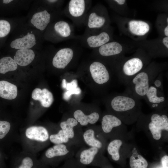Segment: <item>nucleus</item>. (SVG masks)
Instances as JSON below:
<instances>
[{
	"instance_id": "34",
	"label": "nucleus",
	"mask_w": 168,
	"mask_h": 168,
	"mask_svg": "<svg viewBox=\"0 0 168 168\" xmlns=\"http://www.w3.org/2000/svg\"><path fill=\"white\" fill-rule=\"evenodd\" d=\"M77 87V81L74 79L70 82H67L66 89L67 91L70 90Z\"/></svg>"
},
{
	"instance_id": "32",
	"label": "nucleus",
	"mask_w": 168,
	"mask_h": 168,
	"mask_svg": "<svg viewBox=\"0 0 168 168\" xmlns=\"http://www.w3.org/2000/svg\"><path fill=\"white\" fill-rule=\"evenodd\" d=\"M33 164L32 159L29 156H26L23 159L18 168H32Z\"/></svg>"
},
{
	"instance_id": "3",
	"label": "nucleus",
	"mask_w": 168,
	"mask_h": 168,
	"mask_svg": "<svg viewBox=\"0 0 168 168\" xmlns=\"http://www.w3.org/2000/svg\"><path fill=\"white\" fill-rule=\"evenodd\" d=\"M110 104L112 110L124 118L137 115L141 105L140 100L125 92L114 96Z\"/></svg>"
},
{
	"instance_id": "11",
	"label": "nucleus",
	"mask_w": 168,
	"mask_h": 168,
	"mask_svg": "<svg viewBox=\"0 0 168 168\" xmlns=\"http://www.w3.org/2000/svg\"><path fill=\"white\" fill-rule=\"evenodd\" d=\"M144 99L150 106L154 109L164 107L168 102L164 92L152 85L149 87Z\"/></svg>"
},
{
	"instance_id": "20",
	"label": "nucleus",
	"mask_w": 168,
	"mask_h": 168,
	"mask_svg": "<svg viewBox=\"0 0 168 168\" xmlns=\"http://www.w3.org/2000/svg\"><path fill=\"white\" fill-rule=\"evenodd\" d=\"M129 29L133 34L138 35H143L150 30L149 25L141 21L132 20L128 23Z\"/></svg>"
},
{
	"instance_id": "38",
	"label": "nucleus",
	"mask_w": 168,
	"mask_h": 168,
	"mask_svg": "<svg viewBox=\"0 0 168 168\" xmlns=\"http://www.w3.org/2000/svg\"><path fill=\"white\" fill-rule=\"evenodd\" d=\"M114 1L116 2L119 5H123L125 2V0H115Z\"/></svg>"
},
{
	"instance_id": "2",
	"label": "nucleus",
	"mask_w": 168,
	"mask_h": 168,
	"mask_svg": "<svg viewBox=\"0 0 168 168\" xmlns=\"http://www.w3.org/2000/svg\"><path fill=\"white\" fill-rule=\"evenodd\" d=\"M11 34L8 46L11 52L21 49H43V35L28 25L26 21L18 25Z\"/></svg>"
},
{
	"instance_id": "8",
	"label": "nucleus",
	"mask_w": 168,
	"mask_h": 168,
	"mask_svg": "<svg viewBox=\"0 0 168 168\" xmlns=\"http://www.w3.org/2000/svg\"><path fill=\"white\" fill-rule=\"evenodd\" d=\"M149 128L153 138L160 139L161 136L162 130L168 131V118L165 114L154 113L150 117Z\"/></svg>"
},
{
	"instance_id": "39",
	"label": "nucleus",
	"mask_w": 168,
	"mask_h": 168,
	"mask_svg": "<svg viewBox=\"0 0 168 168\" xmlns=\"http://www.w3.org/2000/svg\"><path fill=\"white\" fill-rule=\"evenodd\" d=\"M164 33L165 35L167 36H168V26H167L164 29Z\"/></svg>"
},
{
	"instance_id": "26",
	"label": "nucleus",
	"mask_w": 168,
	"mask_h": 168,
	"mask_svg": "<svg viewBox=\"0 0 168 168\" xmlns=\"http://www.w3.org/2000/svg\"><path fill=\"white\" fill-rule=\"evenodd\" d=\"M122 144V141L119 139L114 140L109 144L108 152L111 156L112 159L115 161H118L120 158L119 150Z\"/></svg>"
},
{
	"instance_id": "23",
	"label": "nucleus",
	"mask_w": 168,
	"mask_h": 168,
	"mask_svg": "<svg viewBox=\"0 0 168 168\" xmlns=\"http://www.w3.org/2000/svg\"><path fill=\"white\" fill-rule=\"evenodd\" d=\"M18 66L13 58L10 56L3 57L0 59V73L5 74L10 71L16 70Z\"/></svg>"
},
{
	"instance_id": "30",
	"label": "nucleus",
	"mask_w": 168,
	"mask_h": 168,
	"mask_svg": "<svg viewBox=\"0 0 168 168\" xmlns=\"http://www.w3.org/2000/svg\"><path fill=\"white\" fill-rule=\"evenodd\" d=\"M42 2L49 7L56 10H61V7L64 2L61 0H42Z\"/></svg>"
},
{
	"instance_id": "5",
	"label": "nucleus",
	"mask_w": 168,
	"mask_h": 168,
	"mask_svg": "<svg viewBox=\"0 0 168 168\" xmlns=\"http://www.w3.org/2000/svg\"><path fill=\"white\" fill-rule=\"evenodd\" d=\"M91 2V0H70L63 11V14L71 19L75 25H81L84 24L90 9Z\"/></svg>"
},
{
	"instance_id": "4",
	"label": "nucleus",
	"mask_w": 168,
	"mask_h": 168,
	"mask_svg": "<svg viewBox=\"0 0 168 168\" xmlns=\"http://www.w3.org/2000/svg\"><path fill=\"white\" fill-rule=\"evenodd\" d=\"M73 25L67 21L59 19L50 24L43 34L44 40L56 44L75 36Z\"/></svg>"
},
{
	"instance_id": "40",
	"label": "nucleus",
	"mask_w": 168,
	"mask_h": 168,
	"mask_svg": "<svg viewBox=\"0 0 168 168\" xmlns=\"http://www.w3.org/2000/svg\"><path fill=\"white\" fill-rule=\"evenodd\" d=\"M167 22L168 23V18L167 19Z\"/></svg>"
},
{
	"instance_id": "22",
	"label": "nucleus",
	"mask_w": 168,
	"mask_h": 168,
	"mask_svg": "<svg viewBox=\"0 0 168 168\" xmlns=\"http://www.w3.org/2000/svg\"><path fill=\"white\" fill-rule=\"evenodd\" d=\"M78 124V122L75 119L70 118L66 121L62 122L60 126L64 134L70 139H73L75 137L74 128Z\"/></svg>"
},
{
	"instance_id": "15",
	"label": "nucleus",
	"mask_w": 168,
	"mask_h": 168,
	"mask_svg": "<svg viewBox=\"0 0 168 168\" xmlns=\"http://www.w3.org/2000/svg\"><path fill=\"white\" fill-rule=\"evenodd\" d=\"M31 97L34 100L39 101L41 105L45 108L49 107L54 101L53 94L46 88H35L32 92Z\"/></svg>"
},
{
	"instance_id": "12",
	"label": "nucleus",
	"mask_w": 168,
	"mask_h": 168,
	"mask_svg": "<svg viewBox=\"0 0 168 168\" xmlns=\"http://www.w3.org/2000/svg\"><path fill=\"white\" fill-rule=\"evenodd\" d=\"M110 39L109 34L105 31H102L98 34L85 33L82 38L81 41L87 47L94 49L109 42Z\"/></svg>"
},
{
	"instance_id": "14",
	"label": "nucleus",
	"mask_w": 168,
	"mask_h": 168,
	"mask_svg": "<svg viewBox=\"0 0 168 168\" xmlns=\"http://www.w3.org/2000/svg\"><path fill=\"white\" fill-rule=\"evenodd\" d=\"M25 135L28 139L40 142L48 141L50 136L47 128L41 126H33L28 127L26 130Z\"/></svg>"
},
{
	"instance_id": "6",
	"label": "nucleus",
	"mask_w": 168,
	"mask_h": 168,
	"mask_svg": "<svg viewBox=\"0 0 168 168\" xmlns=\"http://www.w3.org/2000/svg\"><path fill=\"white\" fill-rule=\"evenodd\" d=\"M144 63L138 57H133L126 61L118 73L119 82L126 86L132 79L142 70Z\"/></svg>"
},
{
	"instance_id": "33",
	"label": "nucleus",
	"mask_w": 168,
	"mask_h": 168,
	"mask_svg": "<svg viewBox=\"0 0 168 168\" xmlns=\"http://www.w3.org/2000/svg\"><path fill=\"white\" fill-rule=\"evenodd\" d=\"M81 90L79 87L67 91L63 94V99L66 100H69L70 98L71 95L73 94H79L81 93Z\"/></svg>"
},
{
	"instance_id": "28",
	"label": "nucleus",
	"mask_w": 168,
	"mask_h": 168,
	"mask_svg": "<svg viewBox=\"0 0 168 168\" xmlns=\"http://www.w3.org/2000/svg\"><path fill=\"white\" fill-rule=\"evenodd\" d=\"M69 140L61 129L57 133L50 135L49 137L50 141L54 144L67 143Z\"/></svg>"
},
{
	"instance_id": "36",
	"label": "nucleus",
	"mask_w": 168,
	"mask_h": 168,
	"mask_svg": "<svg viewBox=\"0 0 168 168\" xmlns=\"http://www.w3.org/2000/svg\"><path fill=\"white\" fill-rule=\"evenodd\" d=\"M162 42L163 44L168 48V37H164L162 40Z\"/></svg>"
},
{
	"instance_id": "19",
	"label": "nucleus",
	"mask_w": 168,
	"mask_h": 168,
	"mask_svg": "<svg viewBox=\"0 0 168 168\" xmlns=\"http://www.w3.org/2000/svg\"><path fill=\"white\" fill-rule=\"evenodd\" d=\"M101 128L105 133L110 132L113 128L121 125V120L113 115L107 114L104 115L101 121Z\"/></svg>"
},
{
	"instance_id": "7",
	"label": "nucleus",
	"mask_w": 168,
	"mask_h": 168,
	"mask_svg": "<svg viewBox=\"0 0 168 168\" xmlns=\"http://www.w3.org/2000/svg\"><path fill=\"white\" fill-rule=\"evenodd\" d=\"M76 49L70 46L58 49L52 59L53 66L57 69L65 68L73 59Z\"/></svg>"
},
{
	"instance_id": "37",
	"label": "nucleus",
	"mask_w": 168,
	"mask_h": 168,
	"mask_svg": "<svg viewBox=\"0 0 168 168\" xmlns=\"http://www.w3.org/2000/svg\"><path fill=\"white\" fill-rule=\"evenodd\" d=\"M67 82L65 79H63L62 81V87L63 89H66Z\"/></svg>"
},
{
	"instance_id": "29",
	"label": "nucleus",
	"mask_w": 168,
	"mask_h": 168,
	"mask_svg": "<svg viewBox=\"0 0 168 168\" xmlns=\"http://www.w3.org/2000/svg\"><path fill=\"white\" fill-rule=\"evenodd\" d=\"M11 127L8 121L0 120V139L3 138L9 133Z\"/></svg>"
},
{
	"instance_id": "16",
	"label": "nucleus",
	"mask_w": 168,
	"mask_h": 168,
	"mask_svg": "<svg viewBox=\"0 0 168 168\" xmlns=\"http://www.w3.org/2000/svg\"><path fill=\"white\" fill-rule=\"evenodd\" d=\"M122 47L118 42H108L98 48V52L100 55L108 57L117 55L122 51Z\"/></svg>"
},
{
	"instance_id": "9",
	"label": "nucleus",
	"mask_w": 168,
	"mask_h": 168,
	"mask_svg": "<svg viewBox=\"0 0 168 168\" xmlns=\"http://www.w3.org/2000/svg\"><path fill=\"white\" fill-rule=\"evenodd\" d=\"M41 50L34 49H18L12 51L13 57L19 66L26 67L34 62L37 57L41 54Z\"/></svg>"
},
{
	"instance_id": "21",
	"label": "nucleus",
	"mask_w": 168,
	"mask_h": 168,
	"mask_svg": "<svg viewBox=\"0 0 168 168\" xmlns=\"http://www.w3.org/2000/svg\"><path fill=\"white\" fill-rule=\"evenodd\" d=\"M69 152L67 146L64 144H54L46 150L45 155L48 158H52L56 157L65 156Z\"/></svg>"
},
{
	"instance_id": "25",
	"label": "nucleus",
	"mask_w": 168,
	"mask_h": 168,
	"mask_svg": "<svg viewBox=\"0 0 168 168\" xmlns=\"http://www.w3.org/2000/svg\"><path fill=\"white\" fill-rule=\"evenodd\" d=\"M83 137L85 142L90 147H95L99 149L102 147V142L96 138L95 131L92 128L87 129L84 133Z\"/></svg>"
},
{
	"instance_id": "17",
	"label": "nucleus",
	"mask_w": 168,
	"mask_h": 168,
	"mask_svg": "<svg viewBox=\"0 0 168 168\" xmlns=\"http://www.w3.org/2000/svg\"><path fill=\"white\" fill-rule=\"evenodd\" d=\"M17 95L16 86L7 81H0V97L7 100L15 99Z\"/></svg>"
},
{
	"instance_id": "35",
	"label": "nucleus",
	"mask_w": 168,
	"mask_h": 168,
	"mask_svg": "<svg viewBox=\"0 0 168 168\" xmlns=\"http://www.w3.org/2000/svg\"><path fill=\"white\" fill-rule=\"evenodd\" d=\"M161 162L163 166L162 168H168V156L165 155L161 159Z\"/></svg>"
},
{
	"instance_id": "31",
	"label": "nucleus",
	"mask_w": 168,
	"mask_h": 168,
	"mask_svg": "<svg viewBox=\"0 0 168 168\" xmlns=\"http://www.w3.org/2000/svg\"><path fill=\"white\" fill-rule=\"evenodd\" d=\"M163 76L160 73L153 81L152 85L159 90L163 91Z\"/></svg>"
},
{
	"instance_id": "41",
	"label": "nucleus",
	"mask_w": 168,
	"mask_h": 168,
	"mask_svg": "<svg viewBox=\"0 0 168 168\" xmlns=\"http://www.w3.org/2000/svg\"><path fill=\"white\" fill-rule=\"evenodd\" d=\"M0 156H1V154H0Z\"/></svg>"
},
{
	"instance_id": "10",
	"label": "nucleus",
	"mask_w": 168,
	"mask_h": 168,
	"mask_svg": "<svg viewBox=\"0 0 168 168\" xmlns=\"http://www.w3.org/2000/svg\"><path fill=\"white\" fill-rule=\"evenodd\" d=\"M106 21L105 16L99 14L95 7L92 8L88 12L84 21L86 26L85 33L94 32L96 30L103 26Z\"/></svg>"
},
{
	"instance_id": "24",
	"label": "nucleus",
	"mask_w": 168,
	"mask_h": 168,
	"mask_svg": "<svg viewBox=\"0 0 168 168\" xmlns=\"http://www.w3.org/2000/svg\"><path fill=\"white\" fill-rule=\"evenodd\" d=\"M99 149L95 147H90L84 149L80 153L79 161L84 165H88L92 162L95 156L97 154Z\"/></svg>"
},
{
	"instance_id": "27",
	"label": "nucleus",
	"mask_w": 168,
	"mask_h": 168,
	"mask_svg": "<svg viewBox=\"0 0 168 168\" xmlns=\"http://www.w3.org/2000/svg\"><path fill=\"white\" fill-rule=\"evenodd\" d=\"M129 164L131 168H147L148 163L142 156L138 154L136 157H130Z\"/></svg>"
},
{
	"instance_id": "18",
	"label": "nucleus",
	"mask_w": 168,
	"mask_h": 168,
	"mask_svg": "<svg viewBox=\"0 0 168 168\" xmlns=\"http://www.w3.org/2000/svg\"><path fill=\"white\" fill-rule=\"evenodd\" d=\"M73 116L78 122L83 126H86L89 124H95L98 121L100 117L99 114L96 112L86 115L80 110L75 111L74 113Z\"/></svg>"
},
{
	"instance_id": "13",
	"label": "nucleus",
	"mask_w": 168,
	"mask_h": 168,
	"mask_svg": "<svg viewBox=\"0 0 168 168\" xmlns=\"http://www.w3.org/2000/svg\"><path fill=\"white\" fill-rule=\"evenodd\" d=\"M92 78L97 84L102 85L108 82L110 78V73L106 66L99 61H94L89 66Z\"/></svg>"
},
{
	"instance_id": "1",
	"label": "nucleus",
	"mask_w": 168,
	"mask_h": 168,
	"mask_svg": "<svg viewBox=\"0 0 168 168\" xmlns=\"http://www.w3.org/2000/svg\"><path fill=\"white\" fill-rule=\"evenodd\" d=\"M26 17V24L42 35L49 25L60 19L63 14L61 10L52 8L42 0H33Z\"/></svg>"
}]
</instances>
